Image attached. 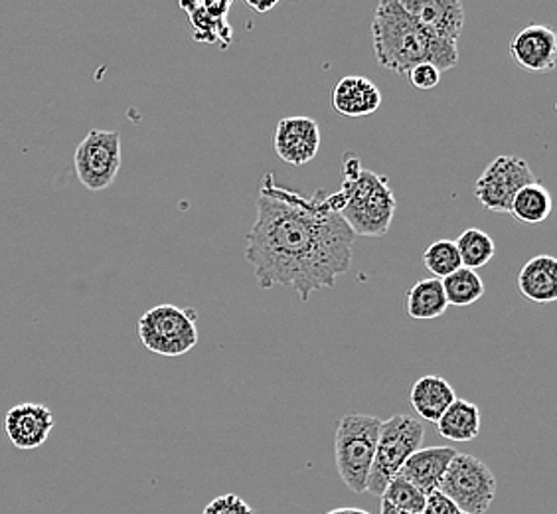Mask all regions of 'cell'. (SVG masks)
<instances>
[{
  "instance_id": "cell-14",
  "label": "cell",
  "mask_w": 557,
  "mask_h": 514,
  "mask_svg": "<svg viewBox=\"0 0 557 514\" xmlns=\"http://www.w3.org/2000/svg\"><path fill=\"white\" fill-rule=\"evenodd\" d=\"M382 91L364 75H346L338 79L331 94L333 109L343 118H368L382 108Z\"/></svg>"
},
{
  "instance_id": "cell-30",
  "label": "cell",
  "mask_w": 557,
  "mask_h": 514,
  "mask_svg": "<svg viewBox=\"0 0 557 514\" xmlns=\"http://www.w3.org/2000/svg\"><path fill=\"white\" fill-rule=\"evenodd\" d=\"M326 514H370L368 511H362V509H354V506H341V509H334V511H329Z\"/></svg>"
},
{
  "instance_id": "cell-24",
  "label": "cell",
  "mask_w": 557,
  "mask_h": 514,
  "mask_svg": "<svg viewBox=\"0 0 557 514\" xmlns=\"http://www.w3.org/2000/svg\"><path fill=\"white\" fill-rule=\"evenodd\" d=\"M423 266L435 279L449 278L457 269L462 268L461 257L455 242L437 240L423 252Z\"/></svg>"
},
{
  "instance_id": "cell-17",
  "label": "cell",
  "mask_w": 557,
  "mask_h": 514,
  "mask_svg": "<svg viewBox=\"0 0 557 514\" xmlns=\"http://www.w3.org/2000/svg\"><path fill=\"white\" fill-rule=\"evenodd\" d=\"M518 290L536 305H549L557 299V259L554 256L532 257L518 276Z\"/></svg>"
},
{
  "instance_id": "cell-13",
  "label": "cell",
  "mask_w": 557,
  "mask_h": 514,
  "mask_svg": "<svg viewBox=\"0 0 557 514\" xmlns=\"http://www.w3.org/2000/svg\"><path fill=\"white\" fill-rule=\"evenodd\" d=\"M54 428V414L50 407L42 404H18L11 407L4 429L16 450H36L44 445Z\"/></svg>"
},
{
  "instance_id": "cell-15",
  "label": "cell",
  "mask_w": 557,
  "mask_h": 514,
  "mask_svg": "<svg viewBox=\"0 0 557 514\" xmlns=\"http://www.w3.org/2000/svg\"><path fill=\"white\" fill-rule=\"evenodd\" d=\"M193 26V38L200 44H215L227 50L232 44V26L227 12L232 2H183L181 4Z\"/></svg>"
},
{
  "instance_id": "cell-20",
  "label": "cell",
  "mask_w": 557,
  "mask_h": 514,
  "mask_svg": "<svg viewBox=\"0 0 557 514\" xmlns=\"http://www.w3.org/2000/svg\"><path fill=\"white\" fill-rule=\"evenodd\" d=\"M449 303L443 291L441 279H419L416 285H411L406 299V309L411 319L416 321H433L447 311Z\"/></svg>"
},
{
  "instance_id": "cell-26",
  "label": "cell",
  "mask_w": 557,
  "mask_h": 514,
  "mask_svg": "<svg viewBox=\"0 0 557 514\" xmlns=\"http://www.w3.org/2000/svg\"><path fill=\"white\" fill-rule=\"evenodd\" d=\"M202 514H256L253 506L244 501L239 494L227 493L215 497L214 501L206 504Z\"/></svg>"
},
{
  "instance_id": "cell-23",
  "label": "cell",
  "mask_w": 557,
  "mask_h": 514,
  "mask_svg": "<svg viewBox=\"0 0 557 514\" xmlns=\"http://www.w3.org/2000/svg\"><path fill=\"white\" fill-rule=\"evenodd\" d=\"M455 246L461 257L462 268L472 269V271L484 268L496 254L493 237L479 228L465 230L461 236L457 237Z\"/></svg>"
},
{
  "instance_id": "cell-19",
  "label": "cell",
  "mask_w": 557,
  "mask_h": 514,
  "mask_svg": "<svg viewBox=\"0 0 557 514\" xmlns=\"http://www.w3.org/2000/svg\"><path fill=\"white\" fill-rule=\"evenodd\" d=\"M441 436L455 443H469L481 433V409L469 400L457 397L437 421Z\"/></svg>"
},
{
  "instance_id": "cell-7",
  "label": "cell",
  "mask_w": 557,
  "mask_h": 514,
  "mask_svg": "<svg viewBox=\"0 0 557 514\" xmlns=\"http://www.w3.org/2000/svg\"><path fill=\"white\" fill-rule=\"evenodd\" d=\"M440 491L447 494L461 513L484 514L496 497V479L483 460L457 453L443 475Z\"/></svg>"
},
{
  "instance_id": "cell-8",
  "label": "cell",
  "mask_w": 557,
  "mask_h": 514,
  "mask_svg": "<svg viewBox=\"0 0 557 514\" xmlns=\"http://www.w3.org/2000/svg\"><path fill=\"white\" fill-rule=\"evenodd\" d=\"M123 161L121 133L91 128L74 152L75 174L91 193H101L115 183Z\"/></svg>"
},
{
  "instance_id": "cell-4",
  "label": "cell",
  "mask_w": 557,
  "mask_h": 514,
  "mask_svg": "<svg viewBox=\"0 0 557 514\" xmlns=\"http://www.w3.org/2000/svg\"><path fill=\"white\" fill-rule=\"evenodd\" d=\"M382 419L370 414H346L334 433V465L348 491L366 493L374 465Z\"/></svg>"
},
{
  "instance_id": "cell-32",
  "label": "cell",
  "mask_w": 557,
  "mask_h": 514,
  "mask_svg": "<svg viewBox=\"0 0 557 514\" xmlns=\"http://www.w3.org/2000/svg\"><path fill=\"white\" fill-rule=\"evenodd\" d=\"M461 514H467V513H461Z\"/></svg>"
},
{
  "instance_id": "cell-18",
  "label": "cell",
  "mask_w": 557,
  "mask_h": 514,
  "mask_svg": "<svg viewBox=\"0 0 557 514\" xmlns=\"http://www.w3.org/2000/svg\"><path fill=\"white\" fill-rule=\"evenodd\" d=\"M457 400L453 386L443 376H423L411 388L409 402L419 418L437 424L447 407Z\"/></svg>"
},
{
  "instance_id": "cell-6",
  "label": "cell",
  "mask_w": 557,
  "mask_h": 514,
  "mask_svg": "<svg viewBox=\"0 0 557 514\" xmlns=\"http://www.w3.org/2000/svg\"><path fill=\"white\" fill-rule=\"evenodd\" d=\"M198 315L176 305H157L139 319V341L147 351L161 356H183L198 344Z\"/></svg>"
},
{
  "instance_id": "cell-10",
  "label": "cell",
  "mask_w": 557,
  "mask_h": 514,
  "mask_svg": "<svg viewBox=\"0 0 557 514\" xmlns=\"http://www.w3.org/2000/svg\"><path fill=\"white\" fill-rule=\"evenodd\" d=\"M401 9L440 42L459 46L465 9L459 0H399Z\"/></svg>"
},
{
  "instance_id": "cell-2",
  "label": "cell",
  "mask_w": 557,
  "mask_h": 514,
  "mask_svg": "<svg viewBox=\"0 0 557 514\" xmlns=\"http://www.w3.org/2000/svg\"><path fill=\"white\" fill-rule=\"evenodd\" d=\"M372 40L377 64L394 74H408L413 65L431 64L449 72L459 64V48L431 38L401 9L399 0H382L372 21Z\"/></svg>"
},
{
  "instance_id": "cell-16",
  "label": "cell",
  "mask_w": 557,
  "mask_h": 514,
  "mask_svg": "<svg viewBox=\"0 0 557 514\" xmlns=\"http://www.w3.org/2000/svg\"><path fill=\"white\" fill-rule=\"evenodd\" d=\"M457 453L459 451L447 445L423 448L409 455V460L404 463L397 475L411 482L413 487H418L423 494L440 491L443 475Z\"/></svg>"
},
{
  "instance_id": "cell-31",
  "label": "cell",
  "mask_w": 557,
  "mask_h": 514,
  "mask_svg": "<svg viewBox=\"0 0 557 514\" xmlns=\"http://www.w3.org/2000/svg\"><path fill=\"white\" fill-rule=\"evenodd\" d=\"M380 514H411L406 513V511H399L396 506H392V504L386 503V501H382L380 504Z\"/></svg>"
},
{
  "instance_id": "cell-29",
  "label": "cell",
  "mask_w": 557,
  "mask_h": 514,
  "mask_svg": "<svg viewBox=\"0 0 557 514\" xmlns=\"http://www.w3.org/2000/svg\"><path fill=\"white\" fill-rule=\"evenodd\" d=\"M247 9H251L253 12H258V14H263V12L273 11L275 7H277V0H273V2H265V4H259V2H246Z\"/></svg>"
},
{
  "instance_id": "cell-3",
  "label": "cell",
  "mask_w": 557,
  "mask_h": 514,
  "mask_svg": "<svg viewBox=\"0 0 557 514\" xmlns=\"http://www.w3.org/2000/svg\"><path fill=\"white\" fill-rule=\"evenodd\" d=\"M334 198L354 236H384L394 222L397 200L386 176L362 169L354 152L344 155L343 186Z\"/></svg>"
},
{
  "instance_id": "cell-25",
  "label": "cell",
  "mask_w": 557,
  "mask_h": 514,
  "mask_svg": "<svg viewBox=\"0 0 557 514\" xmlns=\"http://www.w3.org/2000/svg\"><path fill=\"white\" fill-rule=\"evenodd\" d=\"M382 501L396 506L399 511H406L411 514H423L425 506V494L413 487L411 482L406 481L404 477H394L387 482L386 491L382 494Z\"/></svg>"
},
{
  "instance_id": "cell-27",
  "label": "cell",
  "mask_w": 557,
  "mask_h": 514,
  "mask_svg": "<svg viewBox=\"0 0 557 514\" xmlns=\"http://www.w3.org/2000/svg\"><path fill=\"white\" fill-rule=\"evenodd\" d=\"M406 75H408L409 84L416 89H421V91H428V89L440 86L441 72L435 65H413Z\"/></svg>"
},
{
  "instance_id": "cell-1",
  "label": "cell",
  "mask_w": 557,
  "mask_h": 514,
  "mask_svg": "<svg viewBox=\"0 0 557 514\" xmlns=\"http://www.w3.org/2000/svg\"><path fill=\"white\" fill-rule=\"evenodd\" d=\"M256 208L246 259L261 290L285 285L307 303L312 293L334 287L352 266L356 236L338 212L334 194L302 196L268 172Z\"/></svg>"
},
{
  "instance_id": "cell-21",
  "label": "cell",
  "mask_w": 557,
  "mask_h": 514,
  "mask_svg": "<svg viewBox=\"0 0 557 514\" xmlns=\"http://www.w3.org/2000/svg\"><path fill=\"white\" fill-rule=\"evenodd\" d=\"M552 208H554L552 194L546 186H542L536 181V183L525 184L524 188L516 193L508 215L515 216L516 220L522 224L536 225L546 222L552 215Z\"/></svg>"
},
{
  "instance_id": "cell-9",
  "label": "cell",
  "mask_w": 557,
  "mask_h": 514,
  "mask_svg": "<svg viewBox=\"0 0 557 514\" xmlns=\"http://www.w3.org/2000/svg\"><path fill=\"white\" fill-rule=\"evenodd\" d=\"M536 183V174L520 157H496L474 183V198L486 212L508 215L516 193Z\"/></svg>"
},
{
  "instance_id": "cell-12",
  "label": "cell",
  "mask_w": 557,
  "mask_h": 514,
  "mask_svg": "<svg viewBox=\"0 0 557 514\" xmlns=\"http://www.w3.org/2000/svg\"><path fill=\"white\" fill-rule=\"evenodd\" d=\"M510 56L525 72H554L557 62V36L544 24H530L510 42Z\"/></svg>"
},
{
  "instance_id": "cell-22",
  "label": "cell",
  "mask_w": 557,
  "mask_h": 514,
  "mask_svg": "<svg viewBox=\"0 0 557 514\" xmlns=\"http://www.w3.org/2000/svg\"><path fill=\"white\" fill-rule=\"evenodd\" d=\"M447 303L453 307H469L484 295V281L479 271L461 268L449 278L441 279Z\"/></svg>"
},
{
  "instance_id": "cell-28",
  "label": "cell",
  "mask_w": 557,
  "mask_h": 514,
  "mask_svg": "<svg viewBox=\"0 0 557 514\" xmlns=\"http://www.w3.org/2000/svg\"><path fill=\"white\" fill-rule=\"evenodd\" d=\"M423 514H461V511H459L457 504L450 501L447 494L433 491V493L425 494Z\"/></svg>"
},
{
  "instance_id": "cell-5",
  "label": "cell",
  "mask_w": 557,
  "mask_h": 514,
  "mask_svg": "<svg viewBox=\"0 0 557 514\" xmlns=\"http://www.w3.org/2000/svg\"><path fill=\"white\" fill-rule=\"evenodd\" d=\"M425 440V426L419 419L397 414L394 418L382 421L380 438L375 445L374 465L370 472L368 493L380 497L386 491L387 482L397 477L404 463L421 450Z\"/></svg>"
},
{
  "instance_id": "cell-11",
  "label": "cell",
  "mask_w": 557,
  "mask_h": 514,
  "mask_svg": "<svg viewBox=\"0 0 557 514\" xmlns=\"http://www.w3.org/2000/svg\"><path fill=\"white\" fill-rule=\"evenodd\" d=\"M273 149L278 159L293 167H305L321 149V127L311 118L281 119L273 133Z\"/></svg>"
}]
</instances>
